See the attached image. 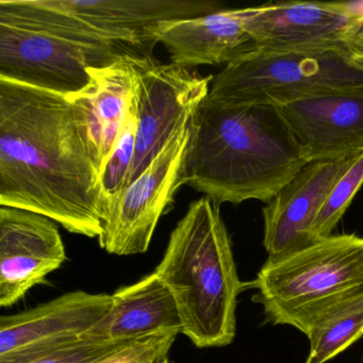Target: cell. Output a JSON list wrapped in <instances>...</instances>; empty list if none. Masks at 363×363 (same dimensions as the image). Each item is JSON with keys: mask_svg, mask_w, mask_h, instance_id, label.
<instances>
[{"mask_svg": "<svg viewBox=\"0 0 363 363\" xmlns=\"http://www.w3.org/2000/svg\"><path fill=\"white\" fill-rule=\"evenodd\" d=\"M0 206L101 237L107 214L101 167L67 96L0 78Z\"/></svg>", "mask_w": 363, "mask_h": 363, "instance_id": "1", "label": "cell"}, {"mask_svg": "<svg viewBox=\"0 0 363 363\" xmlns=\"http://www.w3.org/2000/svg\"><path fill=\"white\" fill-rule=\"evenodd\" d=\"M306 164L275 106L207 96L193 116L186 184L216 205L269 203Z\"/></svg>", "mask_w": 363, "mask_h": 363, "instance_id": "2", "label": "cell"}, {"mask_svg": "<svg viewBox=\"0 0 363 363\" xmlns=\"http://www.w3.org/2000/svg\"><path fill=\"white\" fill-rule=\"evenodd\" d=\"M155 273L175 299L182 335L199 348L233 343L238 297L250 284L238 275L220 206L207 196L191 203Z\"/></svg>", "mask_w": 363, "mask_h": 363, "instance_id": "3", "label": "cell"}, {"mask_svg": "<svg viewBox=\"0 0 363 363\" xmlns=\"http://www.w3.org/2000/svg\"><path fill=\"white\" fill-rule=\"evenodd\" d=\"M248 288L267 323L307 335L327 316L363 296V238L331 235L267 259Z\"/></svg>", "mask_w": 363, "mask_h": 363, "instance_id": "4", "label": "cell"}, {"mask_svg": "<svg viewBox=\"0 0 363 363\" xmlns=\"http://www.w3.org/2000/svg\"><path fill=\"white\" fill-rule=\"evenodd\" d=\"M218 12L211 1L188 0H12L16 26L62 38L123 58H152L164 23Z\"/></svg>", "mask_w": 363, "mask_h": 363, "instance_id": "5", "label": "cell"}, {"mask_svg": "<svg viewBox=\"0 0 363 363\" xmlns=\"http://www.w3.org/2000/svg\"><path fill=\"white\" fill-rule=\"evenodd\" d=\"M363 89L352 50H256L214 76L208 99L278 106L306 97Z\"/></svg>", "mask_w": 363, "mask_h": 363, "instance_id": "6", "label": "cell"}, {"mask_svg": "<svg viewBox=\"0 0 363 363\" xmlns=\"http://www.w3.org/2000/svg\"><path fill=\"white\" fill-rule=\"evenodd\" d=\"M193 116L177 129L145 171L108 205L99 238L108 254L131 256L147 252L159 220L173 207L180 186L186 184Z\"/></svg>", "mask_w": 363, "mask_h": 363, "instance_id": "7", "label": "cell"}, {"mask_svg": "<svg viewBox=\"0 0 363 363\" xmlns=\"http://www.w3.org/2000/svg\"><path fill=\"white\" fill-rule=\"evenodd\" d=\"M122 57L56 35L0 23V78L69 96L91 82L89 69Z\"/></svg>", "mask_w": 363, "mask_h": 363, "instance_id": "8", "label": "cell"}, {"mask_svg": "<svg viewBox=\"0 0 363 363\" xmlns=\"http://www.w3.org/2000/svg\"><path fill=\"white\" fill-rule=\"evenodd\" d=\"M139 74L135 152L129 184L160 154L177 129L194 116L209 94L214 76L188 67L160 65L154 58L135 61Z\"/></svg>", "mask_w": 363, "mask_h": 363, "instance_id": "9", "label": "cell"}, {"mask_svg": "<svg viewBox=\"0 0 363 363\" xmlns=\"http://www.w3.org/2000/svg\"><path fill=\"white\" fill-rule=\"evenodd\" d=\"M257 50H352L350 31L362 18L354 3L286 1L235 9Z\"/></svg>", "mask_w": 363, "mask_h": 363, "instance_id": "10", "label": "cell"}, {"mask_svg": "<svg viewBox=\"0 0 363 363\" xmlns=\"http://www.w3.org/2000/svg\"><path fill=\"white\" fill-rule=\"evenodd\" d=\"M306 163L363 152V89L275 106Z\"/></svg>", "mask_w": 363, "mask_h": 363, "instance_id": "11", "label": "cell"}, {"mask_svg": "<svg viewBox=\"0 0 363 363\" xmlns=\"http://www.w3.org/2000/svg\"><path fill=\"white\" fill-rule=\"evenodd\" d=\"M67 260L56 222L28 210L0 206V306L18 303Z\"/></svg>", "mask_w": 363, "mask_h": 363, "instance_id": "12", "label": "cell"}, {"mask_svg": "<svg viewBox=\"0 0 363 363\" xmlns=\"http://www.w3.org/2000/svg\"><path fill=\"white\" fill-rule=\"evenodd\" d=\"M106 293L74 291L33 309L0 318V360L79 339L111 307Z\"/></svg>", "mask_w": 363, "mask_h": 363, "instance_id": "13", "label": "cell"}, {"mask_svg": "<svg viewBox=\"0 0 363 363\" xmlns=\"http://www.w3.org/2000/svg\"><path fill=\"white\" fill-rule=\"evenodd\" d=\"M357 156L308 163L267 203L262 213L267 259L280 258L313 243L312 224L327 195Z\"/></svg>", "mask_w": 363, "mask_h": 363, "instance_id": "14", "label": "cell"}, {"mask_svg": "<svg viewBox=\"0 0 363 363\" xmlns=\"http://www.w3.org/2000/svg\"><path fill=\"white\" fill-rule=\"evenodd\" d=\"M112 296L109 311L82 337L99 342H131L157 333H182L173 295L156 273L123 286Z\"/></svg>", "mask_w": 363, "mask_h": 363, "instance_id": "15", "label": "cell"}, {"mask_svg": "<svg viewBox=\"0 0 363 363\" xmlns=\"http://www.w3.org/2000/svg\"><path fill=\"white\" fill-rule=\"evenodd\" d=\"M135 61L123 58L109 67H91L90 84L82 92L67 96L86 122L101 171L137 99L139 74Z\"/></svg>", "mask_w": 363, "mask_h": 363, "instance_id": "16", "label": "cell"}, {"mask_svg": "<svg viewBox=\"0 0 363 363\" xmlns=\"http://www.w3.org/2000/svg\"><path fill=\"white\" fill-rule=\"evenodd\" d=\"M158 40L167 48L172 63L188 69L222 63L228 65L257 50L235 10L164 23Z\"/></svg>", "mask_w": 363, "mask_h": 363, "instance_id": "17", "label": "cell"}, {"mask_svg": "<svg viewBox=\"0 0 363 363\" xmlns=\"http://www.w3.org/2000/svg\"><path fill=\"white\" fill-rule=\"evenodd\" d=\"M305 363H326L363 337V296L333 312L310 330Z\"/></svg>", "mask_w": 363, "mask_h": 363, "instance_id": "18", "label": "cell"}, {"mask_svg": "<svg viewBox=\"0 0 363 363\" xmlns=\"http://www.w3.org/2000/svg\"><path fill=\"white\" fill-rule=\"evenodd\" d=\"M137 126L138 95L101 171V182L107 199V208L129 186V178L135 160Z\"/></svg>", "mask_w": 363, "mask_h": 363, "instance_id": "19", "label": "cell"}, {"mask_svg": "<svg viewBox=\"0 0 363 363\" xmlns=\"http://www.w3.org/2000/svg\"><path fill=\"white\" fill-rule=\"evenodd\" d=\"M362 184L363 152H361L327 195L310 230L312 241L331 235Z\"/></svg>", "mask_w": 363, "mask_h": 363, "instance_id": "20", "label": "cell"}, {"mask_svg": "<svg viewBox=\"0 0 363 363\" xmlns=\"http://www.w3.org/2000/svg\"><path fill=\"white\" fill-rule=\"evenodd\" d=\"M129 342H99L86 337L59 344L0 363H96Z\"/></svg>", "mask_w": 363, "mask_h": 363, "instance_id": "21", "label": "cell"}, {"mask_svg": "<svg viewBox=\"0 0 363 363\" xmlns=\"http://www.w3.org/2000/svg\"><path fill=\"white\" fill-rule=\"evenodd\" d=\"M178 335L157 333L125 344L96 363H161L167 358Z\"/></svg>", "mask_w": 363, "mask_h": 363, "instance_id": "22", "label": "cell"}, {"mask_svg": "<svg viewBox=\"0 0 363 363\" xmlns=\"http://www.w3.org/2000/svg\"><path fill=\"white\" fill-rule=\"evenodd\" d=\"M346 44L352 50H363V16L350 31V35L346 40Z\"/></svg>", "mask_w": 363, "mask_h": 363, "instance_id": "23", "label": "cell"}, {"mask_svg": "<svg viewBox=\"0 0 363 363\" xmlns=\"http://www.w3.org/2000/svg\"><path fill=\"white\" fill-rule=\"evenodd\" d=\"M352 60L363 71V50H352Z\"/></svg>", "mask_w": 363, "mask_h": 363, "instance_id": "24", "label": "cell"}, {"mask_svg": "<svg viewBox=\"0 0 363 363\" xmlns=\"http://www.w3.org/2000/svg\"><path fill=\"white\" fill-rule=\"evenodd\" d=\"M161 363H171V362H169V359L167 358V359H165V360H163L162 362H161Z\"/></svg>", "mask_w": 363, "mask_h": 363, "instance_id": "25", "label": "cell"}]
</instances>
